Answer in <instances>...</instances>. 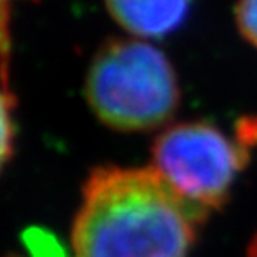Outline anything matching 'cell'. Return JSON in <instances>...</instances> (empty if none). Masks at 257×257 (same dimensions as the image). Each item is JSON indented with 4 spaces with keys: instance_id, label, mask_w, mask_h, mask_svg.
Listing matches in <instances>:
<instances>
[{
    "instance_id": "cell-7",
    "label": "cell",
    "mask_w": 257,
    "mask_h": 257,
    "mask_svg": "<svg viewBox=\"0 0 257 257\" xmlns=\"http://www.w3.org/2000/svg\"><path fill=\"white\" fill-rule=\"evenodd\" d=\"M25 245L31 257H66L56 239L43 230H29L25 234Z\"/></svg>"
},
{
    "instance_id": "cell-3",
    "label": "cell",
    "mask_w": 257,
    "mask_h": 257,
    "mask_svg": "<svg viewBox=\"0 0 257 257\" xmlns=\"http://www.w3.org/2000/svg\"><path fill=\"white\" fill-rule=\"evenodd\" d=\"M255 145V116L239 118L232 136L213 121H182L157 136L152 168L186 200L209 214L227 204Z\"/></svg>"
},
{
    "instance_id": "cell-9",
    "label": "cell",
    "mask_w": 257,
    "mask_h": 257,
    "mask_svg": "<svg viewBox=\"0 0 257 257\" xmlns=\"http://www.w3.org/2000/svg\"><path fill=\"white\" fill-rule=\"evenodd\" d=\"M246 257H257V236L253 237V241L250 243L248 252H246Z\"/></svg>"
},
{
    "instance_id": "cell-8",
    "label": "cell",
    "mask_w": 257,
    "mask_h": 257,
    "mask_svg": "<svg viewBox=\"0 0 257 257\" xmlns=\"http://www.w3.org/2000/svg\"><path fill=\"white\" fill-rule=\"evenodd\" d=\"M15 0H0V66L2 77L8 82V61H9V11Z\"/></svg>"
},
{
    "instance_id": "cell-5",
    "label": "cell",
    "mask_w": 257,
    "mask_h": 257,
    "mask_svg": "<svg viewBox=\"0 0 257 257\" xmlns=\"http://www.w3.org/2000/svg\"><path fill=\"white\" fill-rule=\"evenodd\" d=\"M15 100L6 82H0V172L11 159L15 149V121H13Z\"/></svg>"
},
{
    "instance_id": "cell-4",
    "label": "cell",
    "mask_w": 257,
    "mask_h": 257,
    "mask_svg": "<svg viewBox=\"0 0 257 257\" xmlns=\"http://www.w3.org/2000/svg\"><path fill=\"white\" fill-rule=\"evenodd\" d=\"M191 0H105L120 27L140 38H165L184 24Z\"/></svg>"
},
{
    "instance_id": "cell-1",
    "label": "cell",
    "mask_w": 257,
    "mask_h": 257,
    "mask_svg": "<svg viewBox=\"0 0 257 257\" xmlns=\"http://www.w3.org/2000/svg\"><path fill=\"white\" fill-rule=\"evenodd\" d=\"M205 216L156 168L100 166L82 188L73 257H188Z\"/></svg>"
},
{
    "instance_id": "cell-2",
    "label": "cell",
    "mask_w": 257,
    "mask_h": 257,
    "mask_svg": "<svg viewBox=\"0 0 257 257\" xmlns=\"http://www.w3.org/2000/svg\"><path fill=\"white\" fill-rule=\"evenodd\" d=\"M86 98L96 118L121 133L168 123L181 104V86L168 57L138 40H111L93 57Z\"/></svg>"
},
{
    "instance_id": "cell-6",
    "label": "cell",
    "mask_w": 257,
    "mask_h": 257,
    "mask_svg": "<svg viewBox=\"0 0 257 257\" xmlns=\"http://www.w3.org/2000/svg\"><path fill=\"white\" fill-rule=\"evenodd\" d=\"M236 24L241 36L257 48V0H239L236 6Z\"/></svg>"
}]
</instances>
